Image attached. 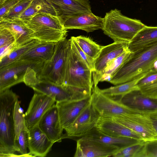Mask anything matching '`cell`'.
Here are the masks:
<instances>
[{
	"instance_id": "1",
	"label": "cell",
	"mask_w": 157,
	"mask_h": 157,
	"mask_svg": "<svg viewBox=\"0 0 157 157\" xmlns=\"http://www.w3.org/2000/svg\"><path fill=\"white\" fill-rule=\"evenodd\" d=\"M157 61V42L132 52L109 82L114 85L146 75Z\"/></svg>"
},
{
	"instance_id": "2",
	"label": "cell",
	"mask_w": 157,
	"mask_h": 157,
	"mask_svg": "<svg viewBox=\"0 0 157 157\" xmlns=\"http://www.w3.org/2000/svg\"><path fill=\"white\" fill-rule=\"evenodd\" d=\"M18 97L8 89L0 92V157L16 156L13 118Z\"/></svg>"
},
{
	"instance_id": "3",
	"label": "cell",
	"mask_w": 157,
	"mask_h": 157,
	"mask_svg": "<svg viewBox=\"0 0 157 157\" xmlns=\"http://www.w3.org/2000/svg\"><path fill=\"white\" fill-rule=\"evenodd\" d=\"M92 71L71 49L70 44L65 63L63 86L89 96L93 87Z\"/></svg>"
},
{
	"instance_id": "4",
	"label": "cell",
	"mask_w": 157,
	"mask_h": 157,
	"mask_svg": "<svg viewBox=\"0 0 157 157\" xmlns=\"http://www.w3.org/2000/svg\"><path fill=\"white\" fill-rule=\"evenodd\" d=\"M145 25L140 20L127 17L115 9L106 13L101 29L114 42H129Z\"/></svg>"
},
{
	"instance_id": "5",
	"label": "cell",
	"mask_w": 157,
	"mask_h": 157,
	"mask_svg": "<svg viewBox=\"0 0 157 157\" xmlns=\"http://www.w3.org/2000/svg\"><path fill=\"white\" fill-rule=\"evenodd\" d=\"M70 40L66 38L56 42L52 59L36 64L31 73L40 80L50 82L63 86L65 63Z\"/></svg>"
},
{
	"instance_id": "6",
	"label": "cell",
	"mask_w": 157,
	"mask_h": 157,
	"mask_svg": "<svg viewBox=\"0 0 157 157\" xmlns=\"http://www.w3.org/2000/svg\"><path fill=\"white\" fill-rule=\"evenodd\" d=\"M25 23L33 31L34 39L41 42H57L67 35L68 31L59 18L50 14L38 13Z\"/></svg>"
},
{
	"instance_id": "7",
	"label": "cell",
	"mask_w": 157,
	"mask_h": 157,
	"mask_svg": "<svg viewBox=\"0 0 157 157\" xmlns=\"http://www.w3.org/2000/svg\"><path fill=\"white\" fill-rule=\"evenodd\" d=\"M92 90L91 103L100 117H111L125 113H139L103 94L98 85L93 86Z\"/></svg>"
},
{
	"instance_id": "8",
	"label": "cell",
	"mask_w": 157,
	"mask_h": 157,
	"mask_svg": "<svg viewBox=\"0 0 157 157\" xmlns=\"http://www.w3.org/2000/svg\"><path fill=\"white\" fill-rule=\"evenodd\" d=\"M111 118L139 134L144 141L157 139V133L147 113H125Z\"/></svg>"
},
{
	"instance_id": "9",
	"label": "cell",
	"mask_w": 157,
	"mask_h": 157,
	"mask_svg": "<svg viewBox=\"0 0 157 157\" xmlns=\"http://www.w3.org/2000/svg\"><path fill=\"white\" fill-rule=\"evenodd\" d=\"M99 117L90 102L73 123L64 129L66 133L63 139L79 138L86 136L96 128Z\"/></svg>"
},
{
	"instance_id": "10",
	"label": "cell",
	"mask_w": 157,
	"mask_h": 157,
	"mask_svg": "<svg viewBox=\"0 0 157 157\" xmlns=\"http://www.w3.org/2000/svg\"><path fill=\"white\" fill-rule=\"evenodd\" d=\"M29 86L35 91L47 95L53 99L56 103L73 99L82 98V96L74 89L49 81L36 78Z\"/></svg>"
},
{
	"instance_id": "11",
	"label": "cell",
	"mask_w": 157,
	"mask_h": 157,
	"mask_svg": "<svg viewBox=\"0 0 157 157\" xmlns=\"http://www.w3.org/2000/svg\"><path fill=\"white\" fill-rule=\"evenodd\" d=\"M55 102L50 97L35 91L25 114V124L28 130L38 124L44 114Z\"/></svg>"
},
{
	"instance_id": "12",
	"label": "cell",
	"mask_w": 157,
	"mask_h": 157,
	"mask_svg": "<svg viewBox=\"0 0 157 157\" xmlns=\"http://www.w3.org/2000/svg\"><path fill=\"white\" fill-rule=\"evenodd\" d=\"M36 64L19 60L0 68V92L23 82L28 68Z\"/></svg>"
},
{
	"instance_id": "13",
	"label": "cell",
	"mask_w": 157,
	"mask_h": 157,
	"mask_svg": "<svg viewBox=\"0 0 157 157\" xmlns=\"http://www.w3.org/2000/svg\"><path fill=\"white\" fill-rule=\"evenodd\" d=\"M115 99L139 113L157 112V98L147 96L139 89L133 90Z\"/></svg>"
},
{
	"instance_id": "14",
	"label": "cell",
	"mask_w": 157,
	"mask_h": 157,
	"mask_svg": "<svg viewBox=\"0 0 157 157\" xmlns=\"http://www.w3.org/2000/svg\"><path fill=\"white\" fill-rule=\"evenodd\" d=\"M119 150L116 147L83 137L77 140L76 150L74 157L112 156Z\"/></svg>"
},
{
	"instance_id": "15",
	"label": "cell",
	"mask_w": 157,
	"mask_h": 157,
	"mask_svg": "<svg viewBox=\"0 0 157 157\" xmlns=\"http://www.w3.org/2000/svg\"><path fill=\"white\" fill-rule=\"evenodd\" d=\"M91 95L78 99H73L56 103L63 129L70 125L82 111L90 103Z\"/></svg>"
},
{
	"instance_id": "16",
	"label": "cell",
	"mask_w": 157,
	"mask_h": 157,
	"mask_svg": "<svg viewBox=\"0 0 157 157\" xmlns=\"http://www.w3.org/2000/svg\"><path fill=\"white\" fill-rule=\"evenodd\" d=\"M38 125L41 130L54 143L60 142L63 139V129L56 104L45 113Z\"/></svg>"
},
{
	"instance_id": "17",
	"label": "cell",
	"mask_w": 157,
	"mask_h": 157,
	"mask_svg": "<svg viewBox=\"0 0 157 157\" xmlns=\"http://www.w3.org/2000/svg\"><path fill=\"white\" fill-rule=\"evenodd\" d=\"M61 22L66 29H78L89 33L102 29L103 18L91 12L68 17L62 19Z\"/></svg>"
},
{
	"instance_id": "18",
	"label": "cell",
	"mask_w": 157,
	"mask_h": 157,
	"mask_svg": "<svg viewBox=\"0 0 157 157\" xmlns=\"http://www.w3.org/2000/svg\"><path fill=\"white\" fill-rule=\"evenodd\" d=\"M61 20L72 16L92 12L89 0H48Z\"/></svg>"
},
{
	"instance_id": "19",
	"label": "cell",
	"mask_w": 157,
	"mask_h": 157,
	"mask_svg": "<svg viewBox=\"0 0 157 157\" xmlns=\"http://www.w3.org/2000/svg\"><path fill=\"white\" fill-rule=\"evenodd\" d=\"M128 42L125 41L114 42L107 45L102 46L94 60L92 76L100 74L109 62L128 50Z\"/></svg>"
},
{
	"instance_id": "20",
	"label": "cell",
	"mask_w": 157,
	"mask_h": 157,
	"mask_svg": "<svg viewBox=\"0 0 157 157\" xmlns=\"http://www.w3.org/2000/svg\"><path fill=\"white\" fill-rule=\"evenodd\" d=\"M28 146L31 156L44 157L54 144L41 130L38 124L29 130Z\"/></svg>"
},
{
	"instance_id": "21",
	"label": "cell",
	"mask_w": 157,
	"mask_h": 157,
	"mask_svg": "<svg viewBox=\"0 0 157 157\" xmlns=\"http://www.w3.org/2000/svg\"><path fill=\"white\" fill-rule=\"evenodd\" d=\"M96 128L101 132L112 136L126 137L143 140L139 134L111 117H100Z\"/></svg>"
},
{
	"instance_id": "22",
	"label": "cell",
	"mask_w": 157,
	"mask_h": 157,
	"mask_svg": "<svg viewBox=\"0 0 157 157\" xmlns=\"http://www.w3.org/2000/svg\"><path fill=\"white\" fill-rule=\"evenodd\" d=\"M0 27L6 28L11 32L17 48L35 39L33 31L20 18L0 21Z\"/></svg>"
},
{
	"instance_id": "23",
	"label": "cell",
	"mask_w": 157,
	"mask_h": 157,
	"mask_svg": "<svg viewBox=\"0 0 157 157\" xmlns=\"http://www.w3.org/2000/svg\"><path fill=\"white\" fill-rule=\"evenodd\" d=\"M56 42H41L23 55L19 60L38 63L50 60L54 53Z\"/></svg>"
},
{
	"instance_id": "24",
	"label": "cell",
	"mask_w": 157,
	"mask_h": 157,
	"mask_svg": "<svg viewBox=\"0 0 157 157\" xmlns=\"http://www.w3.org/2000/svg\"><path fill=\"white\" fill-rule=\"evenodd\" d=\"M157 42V26L145 25L128 42L127 48L133 52Z\"/></svg>"
},
{
	"instance_id": "25",
	"label": "cell",
	"mask_w": 157,
	"mask_h": 157,
	"mask_svg": "<svg viewBox=\"0 0 157 157\" xmlns=\"http://www.w3.org/2000/svg\"><path fill=\"white\" fill-rule=\"evenodd\" d=\"M84 137L108 145L116 147L119 150L143 140L126 137L112 136L101 132L96 128L87 135Z\"/></svg>"
},
{
	"instance_id": "26",
	"label": "cell",
	"mask_w": 157,
	"mask_h": 157,
	"mask_svg": "<svg viewBox=\"0 0 157 157\" xmlns=\"http://www.w3.org/2000/svg\"><path fill=\"white\" fill-rule=\"evenodd\" d=\"M132 53L128 50L109 62L100 74L93 76V85L97 86L100 82H109L113 75L128 59Z\"/></svg>"
},
{
	"instance_id": "27",
	"label": "cell",
	"mask_w": 157,
	"mask_h": 157,
	"mask_svg": "<svg viewBox=\"0 0 157 157\" xmlns=\"http://www.w3.org/2000/svg\"><path fill=\"white\" fill-rule=\"evenodd\" d=\"M41 13H46L57 16L55 10L48 0H33L19 18L26 23L35 15Z\"/></svg>"
},
{
	"instance_id": "28",
	"label": "cell",
	"mask_w": 157,
	"mask_h": 157,
	"mask_svg": "<svg viewBox=\"0 0 157 157\" xmlns=\"http://www.w3.org/2000/svg\"><path fill=\"white\" fill-rule=\"evenodd\" d=\"M145 75L114 86L103 89H100V91L106 96L113 99L117 98L133 90L138 89L136 86L137 83L139 80Z\"/></svg>"
},
{
	"instance_id": "29",
	"label": "cell",
	"mask_w": 157,
	"mask_h": 157,
	"mask_svg": "<svg viewBox=\"0 0 157 157\" xmlns=\"http://www.w3.org/2000/svg\"><path fill=\"white\" fill-rule=\"evenodd\" d=\"M136 86L145 95L157 98V73L148 74L139 80Z\"/></svg>"
},
{
	"instance_id": "30",
	"label": "cell",
	"mask_w": 157,
	"mask_h": 157,
	"mask_svg": "<svg viewBox=\"0 0 157 157\" xmlns=\"http://www.w3.org/2000/svg\"><path fill=\"white\" fill-rule=\"evenodd\" d=\"M41 41L33 39L29 42L17 48L9 54L0 59V68L19 60L25 53Z\"/></svg>"
},
{
	"instance_id": "31",
	"label": "cell",
	"mask_w": 157,
	"mask_h": 157,
	"mask_svg": "<svg viewBox=\"0 0 157 157\" xmlns=\"http://www.w3.org/2000/svg\"><path fill=\"white\" fill-rule=\"evenodd\" d=\"M78 44L82 50L89 56L95 60L102 47L86 36H79L75 37Z\"/></svg>"
},
{
	"instance_id": "32",
	"label": "cell",
	"mask_w": 157,
	"mask_h": 157,
	"mask_svg": "<svg viewBox=\"0 0 157 157\" xmlns=\"http://www.w3.org/2000/svg\"><path fill=\"white\" fill-rule=\"evenodd\" d=\"M13 118L15 140H16L18 139L20 133L22 131H29L25 124V114L21 110L18 100L16 101L15 104Z\"/></svg>"
},
{
	"instance_id": "33",
	"label": "cell",
	"mask_w": 157,
	"mask_h": 157,
	"mask_svg": "<svg viewBox=\"0 0 157 157\" xmlns=\"http://www.w3.org/2000/svg\"><path fill=\"white\" fill-rule=\"evenodd\" d=\"M145 141L140 142L121 149L112 156L114 157H141Z\"/></svg>"
},
{
	"instance_id": "34",
	"label": "cell",
	"mask_w": 157,
	"mask_h": 157,
	"mask_svg": "<svg viewBox=\"0 0 157 157\" xmlns=\"http://www.w3.org/2000/svg\"><path fill=\"white\" fill-rule=\"evenodd\" d=\"M33 0H20L12 7L3 19L0 21L19 18L20 15L29 6Z\"/></svg>"
},
{
	"instance_id": "35",
	"label": "cell",
	"mask_w": 157,
	"mask_h": 157,
	"mask_svg": "<svg viewBox=\"0 0 157 157\" xmlns=\"http://www.w3.org/2000/svg\"><path fill=\"white\" fill-rule=\"evenodd\" d=\"M69 40L71 49L93 72L94 70V60L89 56L82 50L75 40L74 36L71 37Z\"/></svg>"
},
{
	"instance_id": "36",
	"label": "cell",
	"mask_w": 157,
	"mask_h": 157,
	"mask_svg": "<svg viewBox=\"0 0 157 157\" xmlns=\"http://www.w3.org/2000/svg\"><path fill=\"white\" fill-rule=\"evenodd\" d=\"M28 132L26 130L22 131L19 137L14 142V147L16 151L20 153L22 156H31L27 153V148L28 146Z\"/></svg>"
},
{
	"instance_id": "37",
	"label": "cell",
	"mask_w": 157,
	"mask_h": 157,
	"mask_svg": "<svg viewBox=\"0 0 157 157\" xmlns=\"http://www.w3.org/2000/svg\"><path fill=\"white\" fill-rule=\"evenodd\" d=\"M141 157H157V139L145 141Z\"/></svg>"
},
{
	"instance_id": "38",
	"label": "cell",
	"mask_w": 157,
	"mask_h": 157,
	"mask_svg": "<svg viewBox=\"0 0 157 157\" xmlns=\"http://www.w3.org/2000/svg\"><path fill=\"white\" fill-rule=\"evenodd\" d=\"M16 43L13 34L8 29L0 27V47Z\"/></svg>"
},
{
	"instance_id": "39",
	"label": "cell",
	"mask_w": 157,
	"mask_h": 157,
	"mask_svg": "<svg viewBox=\"0 0 157 157\" xmlns=\"http://www.w3.org/2000/svg\"><path fill=\"white\" fill-rule=\"evenodd\" d=\"M19 0H6L0 5V21L2 20L8 13Z\"/></svg>"
},
{
	"instance_id": "40",
	"label": "cell",
	"mask_w": 157,
	"mask_h": 157,
	"mask_svg": "<svg viewBox=\"0 0 157 157\" xmlns=\"http://www.w3.org/2000/svg\"><path fill=\"white\" fill-rule=\"evenodd\" d=\"M17 48L16 43L0 47V59L9 54Z\"/></svg>"
},
{
	"instance_id": "41",
	"label": "cell",
	"mask_w": 157,
	"mask_h": 157,
	"mask_svg": "<svg viewBox=\"0 0 157 157\" xmlns=\"http://www.w3.org/2000/svg\"><path fill=\"white\" fill-rule=\"evenodd\" d=\"M157 133V112L147 113Z\"/></svg>"
},
{
	"instance_id": "42",
	"label": "cell",
	"mask_w": 157,
	"mask_h": 157,
	"mask_svg": "<svg viewBox=\"0 0 157 157\" xmlns=\"http://www.w3.org/2000/svg\"><path fill=\"white\" fill-rule=\"evenodd\" d=\"M6 0H0V5L2 4Z\"/></svg>"
},
{
	"instance_id": "43",
	"label": "cell",
	"mask_w": 157,
	"mask_h": 157,
	"mask_svg": "<svg viewBox=\"0 0 157 157\" xmlns=\"http://www.w3.org/2000/svg\"><path fill=\"white\" fill-rule=\"evenodd\" d=\"M157 73V70H156L155 71V72H154L153 73H151V74H154V73Z\"/></svg>"
},
{
	"instance_id": "44",
	"label": "cell",
	"mask_w": 157,
	"mask_h": 157,
	"mask_svg": "<svg viewBox=\"0 0 157 157\" xmlns=\"http://www.w3.org/2000/svg\"><path fill=\"white\" fill-rule=\"evenodd\" d=\"M19 0L20 1V0Z\"/></svg>"
}]
</instances>
